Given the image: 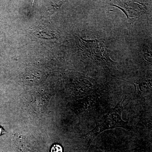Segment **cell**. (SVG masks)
Segmentation results:
<instances>
[{"label": "cell", "mask_w": 152, "mask_h": 152, "mask_svg": "<svg viewBox=\"0 0 152 152\" xmlns=\"http://www.w3.org/2000/svg\"><path fill=\"white\" fill-rule=\"evenodd\" d=\"M125 99L122 98L116 106L111 109L108 113L102 117L97 124L96 127L91 132L86 134L85 137L88 140H93L96 137L107 130L115 128H123L126 129H129L128 122L124 121L122 118V114L124 110L123 104Z\"/></svg>", "instance_id": "obj_1"}, {"label": "cell", "mask_w": 152, "mask_h": 152, "mask_svg": "<svg viewBox=\"0 0 152 152\" xmlns=\"http://www.w3.org/2000/svg\"><path fill=\"white\" fill-rule=\"evenodd\" d=\"M51 152H63L62 148L58 144H55L52 147Z\"/></svg>", "instance_id": "obj_2"}, {"label": "cell", "mask_w": 152, "mask_h": 152, "mask_svg": "<svg viewBox=\"0 0 152 152\" xmlns=\"http://www.w3.org/2000/svg\"><path fill=\"white\" fill-rule=\"evenodd\" d=\"M5 133V132L4 130V129H3L1 126H0V135L4 134Z\"/></svg>", "instance_id": "obj_3"}]
</instances>
